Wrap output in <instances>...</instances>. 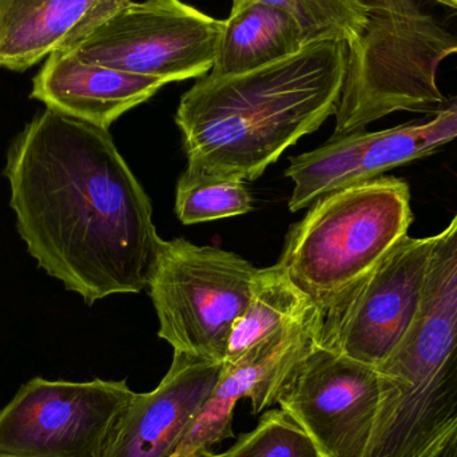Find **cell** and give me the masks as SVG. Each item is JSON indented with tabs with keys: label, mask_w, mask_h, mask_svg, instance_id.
<instances>
[{
	"label": "cell",
	"mask_w": 457,
	"mask_h": 457,
	"mask_svg": "<svg viewBox=\"0 0 457 457\" xmlns=\"http://www.w3.org/2000/svg\"><path fill=\"white\" fill-rule=\"evenodd\" d=\"M187 457H221V453H213L209 448H201V450L195 451V453H190Z\"/></svg>",
	"instance_id": "ffe728a7"
},
{
	"label": "cell",
	"mask_w": 457,
	"mask_h": 457,
	"mask_svg": "<svg viewBox=\"0 0 457 457\" xmlns=\"http://www.w3.org/2000/svg\"><path fill=\"white\" fill-rule=\"evenodd\" d=\"M257 274L236 253L184 238L161 239L147 287L160 321L158 336L174 352L225 362Z\"/></svg>",
	"instance_id": "5b68a950"
},
{
	"label": "cell",
	"mask_w": 457,
	"mask_h": 457,
	"mask_svg": "<svg viewBox=\"0 0 457 457\" xmlns=\"http://www.w3.org/2000/svg\"><path fill=\"white\" fill-rule=\"evenodd\" d=\"M131 0H0V69L26 71L74 51Z\"/></svg>",
	"instance_id": "5bb4252c"
},
{
	"label": "cell",
	"mask_w": 457,
	"mask_h": 457,
	"mask_svg": "<svg viewBox=\"0 0 457 457\" xmlns=\"http://www.w3.org/2000/svg\"><path fill=\"white\" fill-rule=\"evenodd\" d=\"M306 45L303 27L284 10L262 2L231 5L209 75L253 71L295 55Z\"/></svg>",
	"instance_id": "9a60e30c"
},
{
	"label": "cell",
	"mask_w": 457,
	"mask_h": 457,
	"mask_svg": "<svg viewBox=\"0 0 457 457\" xmlns=\"http://www.w3.org/2000/svg\"><path fill=\"white\" fill-rule=\"evenodd\" d=\"M413 221L405 179L360 182L314 201L290 228L278 263L325 309L408 237Z\"/></svg>",
	"instance_id": "3957f363"
},
{
	"label": "cell",
	"mask_w": 457,
	"mask_h": 457,
	"mask_svg": "<svg viewBox=\"0 0 457 457\" xmlns=\"http://www.w3.org/2000/svg\"><path fill=\"white\" fill-rule=\"evenodd\" d=\"M136 394L126 380L32 378L0 410V456L96 457Z\"/></svg>",
	"instance_id": "52a82bcc"
},
{
	"label": "cell",
	"mask_w": 457,
	"mask_h": 457,
	"mask_svg": "<svg viewBox=\"0 0 457 457\" xmlns=\"http://www.w3.org/2000/svg\"><path fill=\"white\" fill-rule=\"evenodd\" d=\"M225 362L174 352L157 388L136 394L96 457H170L221 378Z\"/></svg>",
	"instance_id": "7c38bea8"
},
{
	"label": "cell",
	"mask_w": 457,
	"mask_h": 457,
	"mask_svg": "<svg viewBox=\"0 0 457 457\" xmlns=\"http://www.w3.org/2000/svg\"><path fill=\"white\" fill-rule=\"evenodd\" d=\"M313 305L278 262L258 269L249 303L231 332L225 362L236 361L279 328L301 319Z\"/></svg>",
	"instance_id": "2e32d148"
},
{
	"label": "cell",
	"mask_w": 457,
	"mask_h": 457,
	"mask_svg": "<svg viewBox=\"0 0 457 457\" xmlns=\"http://www.w3.org/2000/svg\"><path fill=\"white\" fill-rule=\"evenodd\" d=\"M262 2L290 13L303 27L306 43L344 40L348 47L361 37L368 11L360 0H233V5Z\"/></svg>",
	"instance_id": "e0dca14e"
},
{
	"label": "cell",
	"mask_w": 457,
	"mask_h": 457,
	"mask_svg": "<svg viewBox=\"0 0 457 457\" xmlns=\"http://www.w3.org/2000/svg\"><path fill=\"white\" fill-rule=\"evenodd\" d=\"M378 403V370L319 341L293 370L277 405L308 434L321 457H364Z\"/></svg>",
	"instance_id": "9c48e42d"
},
{
	"label": "cell",
	"mask_w": 457,
	"mask_h": 457,
	"mask_svg": "<svg viewBox=\"0 0 457 457\" xmlns=\"http://www.w3.org/2000/svg\"><path fill=\"white\" fill-rule=\"evenodd\" d=\"M456 139L457 96L427 120L333 136L319 149L289 158L285 177L295 184L289 211H303L322 195L429 157Z\"/></svg>",
	"instance_id": "30bf717a"
},
{
	"label": "cell",
	"mask_w": 457,
	"mask_h": 457,
	"mask_svg": "<svg viewBox=\"0 0 457 457\" xmlns=\"http://www.w3.org/2000/svg\"><path fill=\"white\" fill-rule=\"evenodd\" d=\"M346 71L348 45L328 39L253 71L200 78L176 112L187 153L184 173L254 181L336 114Z\"/></svg>",
	"instance_id": "7a4b0ae2"
},
{
	"label": "cell",
	"mask_w": 457,
	"mask_h": 457,
	"mask_svg": "<svg viewBox=\"0 0 457 457\" xmlns=\"http://www.w3.org/2000/svg\"><path fill=\"white\" fill-rule=\"evenodd\" d=\"M252 211V195L239 179H200L182 173L177 182L176 213L182 224L216 221Z\"/></svg>",
	"instance_id": "ac0fdd59"
},
{
	"label": "cell",
	"mask_w": 457,
	"mask_h": 457,
	"mask_svg": "<svg viewBox=\"0 0 457 457\" xmlns=\"http://www.w3.org/2000/svg\"><path fill=\"white\" fill-rule=\"evenodd\" d=\"M0 457H8V456H0Z\"/></svg>",
	"instance_id": "44dd1931"
},
{
	"label": "cell",
	"mask_w": 457,
	"mask_h": 457,
	"mask_svg": "<svg viewBox=\"0 0 457 457\" xmlns=\"http://www.w3.org/2000/svg\"><path fill=\"white\" fill-rule=\"evenodd\" d=\"M224 21L182 0L130 2L86 37L82 61L168 83L212 71Z\"/></svg>",
	"instance_id": "8992f818"
},
{
	"label": "cell",
	"mask_w": 457,
	"mask_h": 457,
	"mask_svg": "<svg viewBox=\"0 0 457 457\" xmlns=\"http://www.w3.org/2000/svg\"><path fill=\"white\" fill-rule=\"evenodd\" d=\"M321 314V309L313 305L301 319L279 328L236 361L225 362L216 389L170 457H187L233 439L234 410L241 400H249L253 416L278 404L293 370L320 341Z\"/></svg>",
	"instance_id": "8fae6325"
},
{
	"label": "cell",
	"mask_w": 457,
	"mask_h": 457,
	"mask_svg": "<svg viewBox=\"0 0 457 457\" xmlns=\"http://www.w3.org/2000/svg\"><path fill=\"white\" fill-rule=\"evenodd\" d=\"M166 85L160 78L120 71L82 61L74 51H59L35 75L29 96L64 117L109 130Z\"/></svg>",
	"instance_id": "4fadbf2b"
},
{
	"label": "cell",
	"mask_w": 457,
	"mask_h": 457,
	"mask_svg": "<svg viewBox=\"0 0 457 457\" xmlns=\"http://www.w3.org/2000/svg\"><path fill=\"white\" fill-rule=\"evenodd\" d=\"M221 457H321L305 431L281 408L261 415L257 427L239 435Z\"/></svg>",
	"instance_id": "d6986e66"
},
{
	"label": "cell",
	"mask_w": 457,
	"mask_h": 457,
	"mask_svg": "<svg viewBox=\"0 0 457 457\" xmlns=\"http://www.w3.org/2000/svg\"><path fill=\"white\" fill-rule=\"evenodd\" d=\"M3 174L27 250L69 292L91 306L149 287L162 238L109 130L46 109L11 142Z\"/></svg>",
	"instance_id": "6da1fadb"
},
{
	"label": "cell",
	"mask_w": 457,
	"mask_h": 457,
	"mask_svg": "<svg viewBox=\"0 0 457 457\" xmlns=\"http://www.w3.org/2000/svg\"><path fill=\"white\" fill-rule=\"evenodd\" d=\"M434 236L405 237L375 268L321 309L320 344L378 370L410 330Z\"/></svg>",
	"instance_id": "ba28073f"
},
{
	"label": "cell",
	"mask_w": 457,
	"mask_h": 457,
	"mask_svg": "<svg viewBox=\"0 0 457 457\" xmlns=\"http://www.w3.org/2000/svg\"><path fill=\"white\" fill-rule=\"evenodd\" d=\"M368 11L361 37L348 47V71L333 136L364 130L394 112L435 115L447 104L429 56L419 0H360Z\"/></svg>",
	"instance_id": "277c9868"
}]
</instances>
